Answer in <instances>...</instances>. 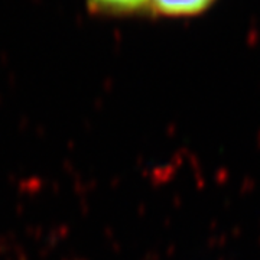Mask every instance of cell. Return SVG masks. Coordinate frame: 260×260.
Listing matches in <instances>:
<instances>
[{
  "mask_svg": "<svg viewBox=\"0 0 260 260\" xmlns=\"http://www.w3.org/2000/svg\"><path fill=\"white\" fill-rule=\"evenodd\" d=\"M213 0H152L155 9L167 16H189L203 12Z\"/></svg>",
  "mask_w": 260,
  "mask_h": 260,
  "instance_id": "6da1fadb",
  "label": "cell"
},
{
  "mask_svg": "<svg viewBox=\"0 0 260 260\" xmlns=\"http://www.w3.org/2000/svg\"><path fill=\"white\" fill-rule=\"evenodd\" d=\"M150 0H88L93 9L106 13H127L146 6Z\"/></svg>",
  "mask_w": 260,
  "mask_h": 260,
  "instance_id": "7a4b0ae2",
  "label": "cell"
}]
</instances>
